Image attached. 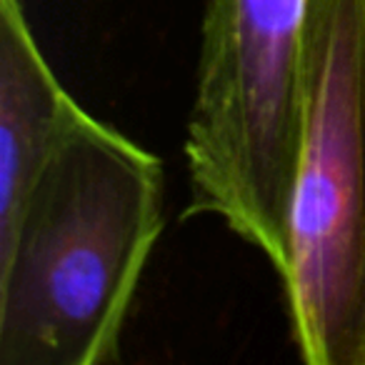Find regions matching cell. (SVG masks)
<instances>
[{
  "label": "cell",
  "mask_w": 365,
  "mask_h": 365,
  "mask_svg": "<svg viewBox=\"0 0 365 365\" xmlns=\"http://www.w3.org/2000/svg\"><path fill=\"white\" fill-rule=\"evenodd\" d=\"M283 283L305 365H365V0H308L305 133Z\"/></svg>",
  "instance_id": "3957f363"
},
{
  "label": "cell",
  "mask_w": 365,
  "mask_h": 365,
  "mask_svg": "<svg viewBox=\"0 0 365 365\" xmlns=\"http://www.w3.org/2000/svg\"><path fill=\"white\" fill-rule=\"evenodd\" d=\"M163 233V163L81 108L0 245V365L115 363Z\"/></svg>",
  "instance_id": "6da1fadb"
},
{
  "label": "cell",
  "mask_w": 365,
  "mask_h": 365,
  "mask_svg": "<svg viewBox=\"0 0 365 365\" xmlns=\"http://www.w3.org/2000/svg\"><path fill=\"white\" fill-rule=\"evenodd\" d=\"M81 106L33 38L23 0H0V245L13 238L38 178Z\"/></svg>",
  "instance_id": "277c9868"
},
{
  "label": "cell",
  "mask_w": 365,
  "mask_h": 365,
  "mask_svg": "<svg viewBox=\"0 0 365 365\" xmlns=\"http://www.w3.org/2000/svg\"><path fill=\"white\" fill-rule=\"evenodd\" d=\"M308 0H208L185 135L190 215H215L288 280L305 133Z\"/></svg>",
  "instance_id": "7a4b0ae2"
}]
</instances>
